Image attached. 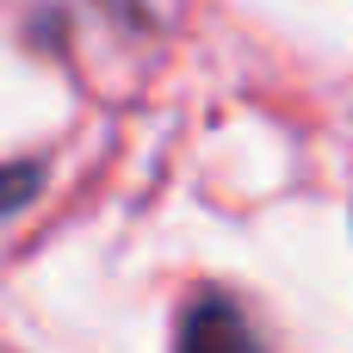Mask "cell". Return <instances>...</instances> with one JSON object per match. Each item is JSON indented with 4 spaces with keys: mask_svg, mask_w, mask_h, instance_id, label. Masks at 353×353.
<instances>
[{
    "mask_svg": "<svg viewBox=\"0 0 353 353\" xmlns=\"http://www.w3.org/2000/svg\"><path fill=\"white\" fill-rule=\"evenodd\" d=\"M174 353H261V341H254V329H248V316H242L236 298L199 292L180 310V341H174Z\"/></svg>",
    "mask_w": 353,
    "mask_h": 353,
    "instance_id": "1",
    "label": "cell"
},
{
    "mask_svg": "<svg viewBox=\"0 0 353 353\" xmlns=\"http://www.w3.org/2000/svg\"><path fill=\"white\" fill-rule=\"evenodd\" d=\"M37 186H43V168H37V161H12V168H0V217H12L19 205H31Z\"/></svg>",
    "mask_w": 353,
    "mask_h": 353,
    "instance_id": "2",
    "label": "cell"
}]
</instances>
